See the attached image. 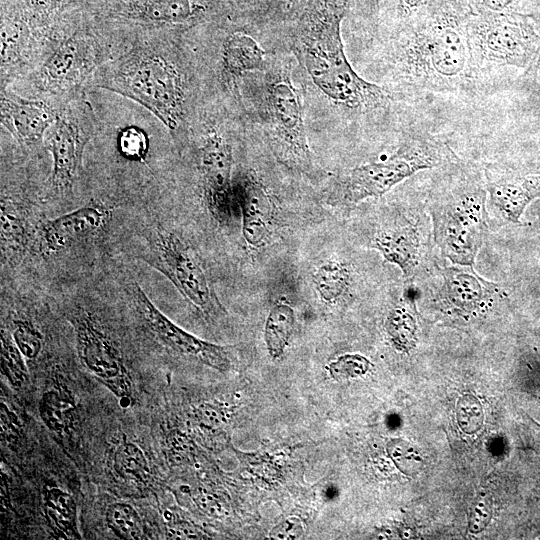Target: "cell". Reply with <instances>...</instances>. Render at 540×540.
Returning <instances> with one entry per match:
<instances>
[{
  "label": "cell",
  "mask_w": 540,
  "mask_h": 540,
  "mask_svg": "<svg viewBox=\"0 0 540 540\" xmlns=\"http://www.w3.org/2000/svg\"><path fill=\"white\" fill-rule=\"evenodd\" d=\"M468 0H429L407 17L391 49L394 79L413 92H487L475 64Z\"/></svg>",
  "instance_id": "cell-1"
},
{
  "label": "cell",
  "mask_w": 540,
  "mask_h": 540,
  "mask_svg": "<svg viewBox=\"0 0 540 540\" xmlns=\"http://www.w3.org/2000/svg\"><path fill=\"white\" fill-rule=\"evenodd\" d=\"M89 86L139 103L170 131H178L184 122L186 95L182 73L162 43L144 40L109 56Z\"/></svg>",
  "instance_id": "cell-2"
},
{
  "label": "cell",
  "mask_w": 540,
  "mask_h": 540,
  "mask_svg": "<svg viewBox=\"0 0 540 540\" xmlns=\"http://www.w3.org/2000/svg\"><path fill=\"white\" fill-rule=\"evenodd\" d=\"M345 0H321L304 25L299 53L314 84L328 98L352 109L384 105L387 91L359 76L344 52L341 21Z\"/></svg>",
  "instance_id": "cell-3"
},
{
  "label": "cell",
  "mask_w": 540,
  "mask_h": 540,
  "mask_svg": "<svg viewBox=\"0 0 540 540\" xmlns=\"http://www.w3.org/2000/svg\"><path fill=\"white\" fill-rule=\"evenodd\" d=\"M468 32L475 64L487 88V76L496 68L515 67L536 75L540 34L529 15L515 11L473 12Z\"/></svg>",
  "instance_id": "cell-4"
},
{
  "label": "cell",
  "mask_w": 540,
  "mask_h": 540,
  "mask_svg": "<svg viewBox=\"0 0 540 540\" xmlns=\"http://www.w3.org/2000/svg\"><path fill=\"white\" fill-rule=\"evenodd\" d=\"M486 190L476 176L459 174L432 206L435 241L454 263L472 266L487 229Z\"/></svg>",
  "instance_id": "cell-5"
},
{
  "label": "cell",
  "mask_w": 540,
  "mask_h": 540,
  "mask_svg": "<svg viewBox=\"0 0 540 540\" xmlns=\"http://www.w3.org/2000/svg\"><path fill=\"white\" fill-rule=\"evenodd\" d=\"M109 56L107 47L89 33L74 32L52 40L44 45L30 74L32 88L41 99L60 105L89 87Z\"/></svg>",
  "instance_id": "cell-6"
},
{
  "label": "cell",
  "mask_w": 540,
  "mask_h": 540,
  "mask_svg": "<svg viewBox=\"0 0 540 540\" xmlns=\"http://www.w3.org/2000/svg\"><path fill=\"white\" fill-rule=\"evenodd\" d=\"M450 159L446 148L430 137L413 136L390 157L351 169L331 195L332 204L350 208L370 197H380L418 171Z\"/></svg>",
  "instance_id": "cell-7"
},
{
  "label": "cell",
  "mask_w": 540,
  "mask_h": 540,
  "mask_svg": "<svg viewBox=\"0 0 540 540\" xmlns=\"http://www.w3.org/2000/svg\"><path fill=\"white\" fill-rule=\"evenodd\" d=\"M261 106L276 158L293 170L310 173L313 157L305 132L301 93L291 80L289 67L266 74Z\"/></svg>",
  "instance_id": "cell-8"
},
{
  "label": "cell",
  "mask_w": 540,
  "mask_h": 540,
  "mask_svg": "<svg viewBox=\"0 0 540 540\" xmlns=\"http://www.w3.org/2000/svg\"><path fill=\"white\" fill-rule=\"evenodd\" d=\"M138 258L164 275L205 316L225 312L197 254L175 232L161 225L151 228L144 235Z\"/></svg>",
  "instance_id": "cell-9"
},
{
  "label": "cell",
  "mask_w": 540,
  "mask_h": 540,
  "mask_svg": "<svg viewBox=\"0 0 540 540\" xmlns=\"http://www.w3.org/2000/svg\"><path fill=\"white\" fill-rule=\"evenodd\" d=\"M76 97L58 105L56 117L45 135L53 159L49 191L55 196L72 192L81 167L83 152L91 138L92 124Z\"/></svg>",
  "instance_id": "cell-10"
},
{
  "label": "cell",
  "mask_w": 540,
  "mask_h": 540,
  "mask_svg": "<svg viewBox=\"0 0 540 540\" xmlns=\"http://www.w3.org/2000/svg\"><path fill=\"white\" fill-rule=\"evenodd\" d=\"M129 294L142 323L168 349L220 372L230 369L229 347L202 340L176 325L137 283L130 285Z\"/></svg>",
  "instance_id": "cell-11"
},
{
  "label": "cell",
  "mask_w": 540,
  "mask_h": 540,
  "mask_svg": "<svg viewBox=\"0 0 540 540\" xmlns=\"http://www.w3.org/2000/svg\"><path fill=\"white\" fill-rule=\"evenodd\" d=\"M232 165L229 143L218 131L210 130L200 148V171L207 209L221 225H228L237 210Z\"/></svg>",
  "instance_id": "cell-12"
},
{
  "label": "cell",
  "mask_w": 540,
  "mask_h": 540,
  "mask_svg": "<svg viewBox=\"0 0 540 540\" xmlns=\"http://www.w3.org/2000/svg\"><path fill=\"white\" fill-rule=\"evenodd\" d=\"M71 322L82 365L108 384L126 383L127 372L121 354L95 318L79 308L73 312Z\"/></svg>",
  "instance_id": "cell-13"
},
{
  "label": "cell",
  "mask_w": 540,
  "mask_h": 540,
  "mask_svg": "<svg viewBox=\"0 0 540 540\" xmlns=\"http://www.w3.org/2000/svg\"><path fill=\"white\" fill-rule=\"evenodd\" d=\"M58 106L41 98H25L1 89V124L25 150L42 143Z\"/></svg>",
  "instance_id": "cell-14"
},
{
  "label": "cell",
  "mask_w": 540,
  "mask_h": 540,
  "mask_svg": "<svg viewBox=\"0 0 540 540\" xmlns=\"http://www.w3.org/2000/svg\"><path fill=\"white\" fill-rule=\"evenodd\" d=\"M237 210L242 220V234L253 248L266 245L274 233L277 205L264 184L247 172L233 183Z\"/></svg>",
  "instance_id": "cell-15"
},
{
  "label": "cell",
  "mask_w": 540,
  "mask_h": 540,
  "mask_svg": "<svg viewBox=\"0 0 540 540\" xmlns=\"http://www.w3.org/2000/svg\"><path fill=\"white\" fill-rule=\"evenodd\" d=\"M111 209L90 203L46 220L40 228V248L44 254L63 251L83 237L101 229L110 219Z\"/></svg>",
  "instance_id": "cell-16"
},
{
  "label": "cell",
  "mask_w": 540,
  "mask_h": 540,
  "mask_svg": "<svg viewBox=\"0 0 540 540\" xmlns=\"http://www.w3.org/2000/svg\"><path fill=\"white\" fill-rule=\"evenodd\" d=\"M486 189L492 204L511 222L519 223L525 208L540 196V175L521 176L488 168Z\"/></svg>",
  "instance_id": "cell-17"
},
{
  "label": "cell",
  "mask_w": 540,
  "mask_h": 540,
  "mask_svg": "<svg viewBox=\"0 0 540 540\" xmlns=\"http://www.w3.org/2000/svg\"><path fill=\"white\" fill-rule=\"evenodd\" d=\"M442 275L440 296L455 309L474 311L497 294V285L477 275L472 266L446 267Z\"/></svg>",
  "instance_id": "cell-18"
},
{
  "label": "cell",
  "mask_w": 540,
  "mask_h": 540,
  "mask_svg": "<svg viewBox=\"0 0 540 540\" xmlns=\"http://www.w3.org/2000/svg\"><path fill=\"white\" fill-rule=\"evenodd\" d=\"M373 247L387 261L397 265L405 276L412 275L419 264L420 238L411 224H399L378 232L373 238Z\"/></svg>",
  "instance_id": "cell-19"
},
{
  "label": "cell",
  "mask_w": 540,
  "mask_h": 540,
  "mask_svg": "<svg viewBox=\"0 0 540 540\" xmlns=\"http://www.w3.org/2000/svg\"><path fill=\"white\" fill-rule=\"evenodd\" d=\"M265 51L251 36L234 33L223 43L222 73L224 78L236 81L244 73L261 68Z\"/></svg>",
  "instance_id": "cell-20"
},
{
  "label": "cell",
  "mask_w": 540,
  "mask_h": 540,
  "mask_svg": "<svg viewBox=\"0 0 540 540\" xmlns=\"http://www.w3.org/2000/svg\"><path fill=\"white\" fill-rule=\"evenodd\" d=\"M197 9L191 0H140L131 4L126 13L141 22L165 25L185 22Z\"/></svg>",
  "instance_id": "cell-21"
},
{
  "label": "cell",
  "mask_w": 540,
  "mask_h": 540,
  "mask_svg": "<svg viewBox=\"0 0 540 540\" xmlns=\"http://www.w3.org/2000/svg\"><path fill=\"white\" fill-rule=\"evenodd\" d=\"M28 223L12 200L1 197V250L5 260L23 257L29 244Z\"/></svg>",
  "instance_id": "cell-22"
},
{
  "label": "cell",
  "mask_w": 540,
  "mask_h": 540,
  "mask_svg": "<svg viewBox=\"0 0 540 540\" xmlns=\"http://www.w3.org/2000/svg\"><path fill=\"white\" fill-rule=\"evenodd\" d=\"M312 282L319 298L325 303L334 304L348 293L351 271L345 262L329 259L316 268Z\"/></svg>",
  "instance_id": "cell-23"
},
{
  "label": "cell",
  "mask_w": 540,
  "mask_h": 540,
  "mask_svg": "<svg viewBox=\"0 0 540 540\" xmlns=\"http://www.w3.org/2000/svg\"><path fill=\"white\" fill-rule=\"evenodd\" d=\"M294 323V310L286 301H279L271 308L265 322L264 340L273 359L284 354L293 333Z\"/></svg>",
  "instance_id": "cell-24"
},
{
  "label": "cell",
  "mask_w": 540,
  "mask_h": 540,
  "mask_svg": "<svg viewBox=\"0 0 540 540\" xmlns=\"http://www.w3.org/2000/svg\"><path fill=\"white\" fill-rule=\"evenodd\" d=\"M75 405L60 391H46L39 402V414L44 424L54 432H64L74 420Z\"/></svg>",
  "instance_id": "cell-25"
},
{
  "label": "cell",
  "mask_w": 540,
  "mask_h": 540,
  "mask_svg": "<svg viewBox=\"0 0 540 540\" xmlns=\"http://www.w3.org/2000/svg\"><path fill=\"white\" fill-rule=\"evenodd\" d=\"M45 506L49 518L66 537H76V504L65 491L53 487L46 491Z\"/></svg>",
  "instance_id": "cell-26"
},
{
  "label": "cell",
  "mask_w": 540,
  "mask_h": 540,
  "mask_svg": "<svg viewBox=\"0 0 540 540\" xmlns=\"http://www.w3.org/2000/svg\"><path fill=\"white\" fill-rule=\"evenodd\" d=\"M115 472L125 480L144 482L149 477V466L145 454L134 443L124 442L113 456Z\"/></svg>",
  "instance_id": "cell-27"
},
{
  "label": "cell",
  "mask_w": 540,
  "mask_h": 540,
  "mask_svg": "<svg viewBox=\"0 0 540 540\" xmlns=\"http://www.w3.org/2000/svg\"><path fill=\"white\" fill-rule=\"evenodd\" d=\"M106 523L122 539H139L141 521L137 511L127 503H113L106 510Z\"/></svg>",
  "instance_id": "cell-28"
},
{
  "label": "cell",
  "mask_w": 540,
  "mask_h": 540,
  "mask_svg": "<svg viewBox=\"0 0 540 540\" xmlns=\"http://www.w3.org/2000/svg\"><path fill=\"white\" fill-rule=\"evenodd\" d=\"M387 332L398 349L408 350L415 342L416 323L404 307L391 310L386 322Z\"/></svg>",
  "instance_id": "cell-29"
},
{
  "label": "cell",
  "mask_w": 540,
  "mask_h": 540,
  "mask_svg": "<svg viewBox=\"0 0 540 540\" xmlns=\"http://www.w3.org/2000/svg\"><path fill=\"white\" fill-rule=\"evenodd\" d=\"M1 368L11 384L20 386L25 381L27 371L23 355L5 330L1 334Z\"/></svg>",
  "instance_id": "cell-30"
},
{
  "label": "cell",
  "mask_w": 540,
  "mask_h": 540,
  "mask_svg": "<svg viewBox=\"0 0 540 540\" xmlns=\"http://www.w3.org/2000/svg\"><path fill=\"white\" fill-rule=\"evenodd\" d=\"M117 147L124 158L131 161H143L149 149L148 137L140 128L128 126L120 131Z\"/></svg>",
  "instance_id": "cell-31"
},
{
  "label": "cell",
  "mask_w": 540,
  "mask_h": 540,
  "mask_svg": "<svg viewBox=\"0 0 540 540\" xmlns=\"http://www.w3.org/2000/svg\"><path fill=\"white\" fill-rule=\"evenodd\" d=\"M12 338L22 355L28 359L37 358L42 350L43 337L38 329L29 321H15Z\"/></svg>",
  "instance_id": "cell-32"
},
{
  "label": "cell",
  "mask_w": 540,
  "mask_h": 540,
  "mask_svg": "<svg viewBox=\"0 0 540 540\" xmlns=\"http://www.w3.org/2000/svg\"><path fill=\"white\" fill-rule=\"evenodd\" d=\"M370 367L369 360L359 354H345L332 361L327 369L335 380L355 378L367 373Z\"/></svg>",
  "instance_id": "cell-33"
},
{
  "label": "cell",
  "mask_w": 540,
  "mask_h": 540,
  "mask_svg": "<svg viewBox=\"0 0 540 540\" xmlns=\"http://www.w3.org/2000/svg\"><path fill=\"white\" fill-rule=\"evenodd\" d=\"M457 418L463 430L472 433L481 427L483 414L480 403L471 395H464L457 405Z\"/></svg>",
  "instance_id": "cell-34"
},
{
  "label": "cell",
  "mask_w": 540,
  "mask_h": 540,
  "mask_svg": "<svg viewBox=\"0 0 540 540\" xmlns=\"http://www.w3.org/2000/svg\"><path fill=\"white\" fill-rule=\"evenodd\" d=\"M387 451L396 466L404 473H409L419 463L415 449L408 442L395 439L389 442Z\"/></svg>",
  "instance_id": "cell-35"
},
{
  "label": "cell",
  "mask_w": 540,
  "mask_h": 540,
  "mask_svg": "<svg viewBox=\"0 0 540 540\" xmlns=\"http://www.w3.org/2000/svg\"><path fill=\"white\" fill-rule=\"evenodd\" d=\"M303 535V525L300 519L287 518L276 525L269 533L271 539H299Z\"/></svg>",
  "instance_id": "cell-36"
},
{
  "label": "cell",
  "mask_w": 540,
  "mask_h": 540,
  "mask_svg": "<svg viewBox=\"0 0 540 540\" xmlns=\"http://www.w3.org/2000/svg\"><path fill=\"white\" fill-rule=\"evenodd\" d=\"M491 517V505L485 497H478L473 503L470 515V530L479 532L488 524Z\"/></svg>",
  "instance_id": "cell-37"
},
{
  "label": "cell",
  "mask_w": 540,
  "mask_h": 540,
  "mask_svg": "<svg viewBox=\"0 0 540 540\" xmlns=\"http://www.w3.org/2000/svg\"><path fill=\"white\" fill-rule=\"evenodd\" d=\"M521 0H475L478 13H499L513 11Z\"/></svg>",
  "instance_id": "cell-38"
},
{
  "label": "cell",
  "mask_w": 540,
  "mask_h": 540,
  "mask_svg": "<svg viewBox=\"0 0 540 540\" xmlns=\"http://www.w3.org/2000/svg\"><path fill=\"white\" fill-rule=\"evenodd\" d=\"M429 0H400L399 8L400 12L404 16H409L414 11H416L420 6L426 3Z\"/></svg>",
  "instance_id": "cell-39"
},
{
  "label": "cell",
  "mask_w": 540,
  "mask_h": 540,
  "mask_svg": "<svg viewBox=\"0 0 540 540\" xmlns=\"http://www.w3.org/2000/svg\"><path fill=\"white\" fill-rule=\"evenodd\" d=\"M49 1H51V2H53V1H58V2H60V1H62V0H49Z\"/></svg>",
  "instance_id": "cell-40"
},
{
  "label": "cell",
  "mask_w": 540,
  "mask_h": 540,
  "mask_svg": "<svg viewBox=\"0 0 540 540\" xmlns=\"http://www.w3.org/2000/svg\"><path fill=\"white\" fill-rule=\"evenodd\" d=\"M538 17H539V19H540V12L538 13Z\"/></svg>",
  "instance_id": "cell-41"
},
{
  "label": "cell",
  "mask_w": 540,
  "mask_h": 540,
  "mask_svg": "<svg viewBox=\"0 0 540 540\" xmlns=\"http://www.w3.org/2000/svg\"><path fill=\"white\" fill-rule=\"evenodd\" d=\"M539 212H540V209H539Z\"/></svg>",
  "instance_id": "cell-42"
}]
</instances>
